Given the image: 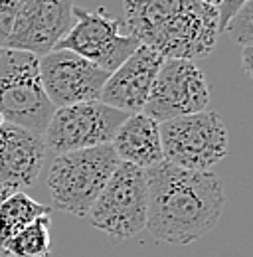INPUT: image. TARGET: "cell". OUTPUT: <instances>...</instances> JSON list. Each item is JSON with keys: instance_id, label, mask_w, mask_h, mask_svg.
<instances>
[{"instance_id": "1", "label": "cell", "mask_w": 253, "mask_h": 257, "mask_svg": "<svg viewBox=\"0 0 253 257\" xmlns=\"http://www.w3.org/2000/svg\"><path fill=\"white\" fill-rule=\"evenodd\" d=\"M147 176V225L160 241L188 245L214 229L225 210L221 180L210 170L196 172L158 162Z\"/></svg>"}, {"instance_id": "2", "label": "cell", "mask_w": 253, "mask_h": 257, "mask_svg": "<svg viewBox=\"0 0 253 257\" xmlns=\"http://www.w3.org/2000/svg\"><path fill=\"white\" fill-rule=\"evenodd\" d=\"M129 34L166 58L200 60L218 42V10L200 0H123Z\"/></svg>"}, {"instance_id": "3", "label": "cell", "mask_w": 253, "mask_h": 257, "mask_svg": "<svg viewBox=\"0 0 253 257\" xmlns=\"http://www.w3.org/2000/svg\"><path fill=\"white\" fill-rule=\"evenodd\" d=\"M119 164L121 161L111 145L56 155L48 172V190L54 206L85 218Z\"/></svg>"}, {"instance_id": "4", "label": "cell", "mask_w": 253, "mask_h": 257, "mask_svg": "<svg viewBox=\"0 0 253 257\" xmlns=\"http://www.w3.org/2000/svg\"><path fill=\"white\" fill-rule=\"evenodd\" d=\"M56 107L48 99L42 77L40 58L18 52L0 50V115L4 123L44 135Z\"/></svg>"}, {"instance_id": "5", "label": "cell", "mask_w": 253, "mask_h": 257, "mask_svg": "<svg viewBox=\"0 0 253 257\" xmlns=\"http://www.w3.org/2000/svg\"><path fill=\"white\" fill-rule=\"evenodd\" d=\"M158 133L164 162L184 170L206 172L227 155V128L216 111L164 121Z\"/></svg>"}, {"instance_id": "6", "label": "cell", "mask_w": 253, "mask_h": 257, "mask_svg": "<svg viewBox=\"0 0 253 257\" xmlns=\"http://www.w3.org/2000/svg\"><path fill=\"white\" fill-rule=\"evenodd\" d=\"M85 218L93 227L115 239H129L141 233L147 225L145 170L121 162Z\"/></svg>"}, {"instance_id": "7", "label": "cell", "mask_w": 253, "mask_h": 257, "mask_svg": "<svg viewBox=\"0 0 253 257\" xmlns=\"http://www.w3.org/2000/svg\"><path fill=\"white\" fill-rule=\"evenodd\" d=\"M121 20L105 8L73 6V24L54 50H69L97 67L113 73L141 46L131 34L121 32Z\"/></svg>"}, {"instance_id": "8", "label": "cell", "mask_w": 253, "mask_h": 257, "mask_svg": "<svg viewBox=\"0 0 253 257\" xmlns=\"http://www.w3.org/2000/svg\"><path fill=\"white\" fill-rule=\"evenodd\" d=\"M126 113L101 101H87L58 107L44 131L46 149L56 155L111 145Z\"/></svg>"}, {"instance_id": "9", "label": "cell", "mask_w": 253, "mask_h": 257, "mask_svg": "<svg viewBox=\"0 0 253 257\" xmlns=\"http://www.w3.org/2000/svg\"><path fill=\"white\" fill-rule=\"evenodd\" d=\"M210 87L206 75L194 62L166 58L158 69L143 113L155 123L206 111Z\"/></svg>"}, {"instance_id": "10", "label": "cell", "mask_w": 253, "mask_h": 257, "mask_svg": "<svg viewBox=\"0 0 253 257\" xmlns=\"http://www.w3.org/2000/svg\"><path fill=\"white\" fill-rule=\"evenodd\" d=\"M109 75V71L69 50H52L40 58L42 85L56 109L75 103L99 101L101 89Z\"/></svg>"}, {"instance_id": "11", "label": "cell", "mask_w": 253, "mask_h": 257, "mask_svg": "<svg viewBox=\"0 0 253 257\" xmlns=\"http://www.w3.org/2000/svg\"><path fill=\"white\" fill-rule=\"evenodd\" d=\"M73 24V0H18L6 50L50 54Z\"/></svg>"}, {"instance_id": "12", "label": "cell", "mask_w": 253, "mask_h": 257, "mask_svg": "<svg viewBox=\"0 0 253 257\" xmlns=\"http://www.w3.org/2000/svg\"><path fill=\"white\" fill-rule=\"evenodd\" d=\"M164 58L147 46H139L105 81L99 101L126 115L143 113Z\"/></svg>"}, {"instance_id": "13", "label": "cell", "mask_w": 253, "mask_h": 257, "mask_svg": "<svg viewBox=\"0 0 253 257\" xmlns=\"http://www.w3.org/2000/svg\"><path fill=\"white\" fill-rule=\"evenodd\" d=\"M44 137L10 123L0 125V186L22 190L36 182L46 161Z\"/></svg>"}, {"instance_id": "14", "label": "cell", "mask_w": 253, "mask_h": 257, "mask_svg": "<svg viewBox=\"0 0 253 257\" xmlns=\"http://www.w3.org/2000/svg\"><path fill=\"white\" fill-rule=\"evenodd\" d=\"M111 147L115 149L121 162H129L143 170L164 161L158 123L145 113L126 115L111 141Z\"/></svg>"}, {"instance_id": "15", "label": "cell", "mask_w": 253, "mask_h": 257, "mask_svg": "<svg viewBox=\"0 0 253 257\" xmlns=\"http://www.w3.org/2000/svg\"><path fill=\"white\" fill-rule=\"evenodd\" d=\"M52 210L40 202H36L22 190L10 192L0 202V243L16 235L40 216H48Z\"/></svg>"}, {"instance_id": "16", "label": "cell", "mask_w": 253, "mask_h": 257, "mask_svg": "<svg viewBox=\"0 0 253 257\" xmlns=\"http://www.w3.org/2000/svg\"><path fill=\"white\" fill-rule=\"evenodd\" d=\"M50 227H52V214L40 216L24 229H20L16 235L2 241L0 249L12 257H48L52 251Z\"/></svg>"}, {"instance_id": "17", "label": "cell", "mask_w": 253, "mask_h": 257, "mask_svg": "<svg viewBox=\"0 0 253 257\" xmlns=\"http://www.w3.org/2000/svg\"><path fill=\"white\" fill-rule=\"evenodd\" d=\"M223 32L229 34V38L241 46V48H253V2L247 0L239 12L227 22Z\"/></svg>"}, {"instance_id": "18", "label": "cell", "mask_w": 253, "mask_h": 257, "mask_svg": "<svg viewBox=\"0 0 253 257\" xmlns=\"http://www.w3.org/2000/svg\"><path fill=\"white\" fill-rule=\"evenodd\" d=\"M16 12H18V0H0V50L6 48V42L12 34Z\"/></svg>"}, {"instance_id": "19", "label": "cell", "mask_w": 253, "mask_h": 257, "mask_svg": "<svg viewBox=\"0 0 253 257\" xmlns=\"http://www.w3.org/2000/svg\"><path fill=\"white\" fill-rule=\"evenodd\" d=\"M245 2H247V0H221V4L216 8V10H218V30H220V34L225 30L227 22L239 12V8H241Z\"/></svg>"}, {"instance_id": "20", "label": "cell", "mask_w": 253, "mask_h": 257, "mask_svg": "<svg viewBox=\"0 0 253 257\" xmlns=\"http://www.w3.org/2000/svg\"><path fill=\"white\" fill-rule=\"evenodd\" d=\"M251 58H253V48H241V65H243V71H245L249 77H251V73H253Z\"/></svg>"}, {"instance_id": "21", "label": "cell", "mask_w": 253, "mask_h": 257, "mask_svg": "<svg viewBox=\"0 0 253 257\" xmlns=\"http://www.w3.org/2000/svg\"><path fill=\"white\" fill-rule=\"evenodd\" d=\"M202 4H206V6H212V8H218L221 4V0H200Z\"/></svg>"}, {"instance_id": "22", "label": "cell", "mask_w": 253, "mask_h": 257, "mask_svg": "<svg viewBox=\"0 0 253 257\" xmlns=\"http://www.w3.org/2000/svg\"><path fill=\"white\" fill-rule=\"evenodd\" d=\"M2 123H4V119H2V115H0V125H2Z\"/></svg>"}, {"instance_id": "23", "label": "cell", "mask_w": 253, "mask_h": 257, "mask_svg": "<svg viewBox=\"0 0 253 257\" xmlns=\"http://www.w3.org/2000/svg\"><path fill=\"white\" fill-rule=\"evenodd\" d=\"M0 257H2V255H0Z\"/></svg>"}]
</instances>
